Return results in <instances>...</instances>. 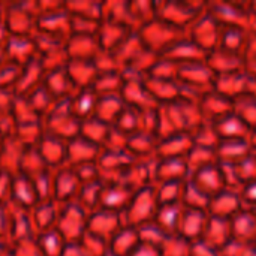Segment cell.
<instances>
[{"label":"cell","instance_id":"obj_1","mask_svg":"<svg viewBox=\"0 0 256 256\" xmlns=\"http://www.w3.org/2000/svg\"><path fill=\"white\" fill-rule=\"evenodd\" d=\"M39 3H8L3 22L10 34H33L38 27Z\"/></svg>","mask_w":256,"mask_h":256},{"label":"cell","instance_id":"obj_2","mask_svg":"<svg viewBox=\"0 0 256 256\" xmlns=\"http://www.w3.org/2000/svg\"><path fill=\"white\" fill-rule=\"evenodd\" d=\"M84 213L81 210V204L78 201H69L66 204H62L60 214L57 220V231L64 237L68 243L80 242L82 236L86 234V225H84Z\"/></svg>","mask_w":256,"mask_h":256},{"label":"cell","instance_id":"obj_3","mask_svg":"<svg viewBox=\"0 0 256 256\" xmlns=\"http://www.w3.org/2000/svg\"><path fill=\"white\" fill-rule=\"evenodd\" d=\"M81 189V180L75 170L63 165L54 170V200L60 204L74 201Z\"/></svg>","mask_w":256,"mask_h":256},{"label":"cell","instance_id":"obj_4","mask_svg":"<svg viewBox=\"0 0 256 256\" xmlns=\"http://www.w3.org/2000/svg\"><path fill=\"white\" fill-rule=\"evenodd\" d=\"M38 30L60 36L63 39H69L72 36V15L70 12L66 9V3L64 6L50 10V12H44L38 16Z\"/></svg>","mask_w":256,"mask_h":256},{"label":"cell","instance_id":"obj_5","mask_svg":"<svg viewBox=\"0 0 256 256\" xmlns=\"http://www.w3.org/2000/svg\"><path fill=\"white\" fill-rule=\"evenodd\" d=\"M6 56L10 63L24 66L38 57V50L32 34H9L4 44Z\"/></svg>","mask_w":256,"mask_h":256},{"label":"cell","instance_id":"obj_6","mask_svg":"<svg viewBox=\"0 0 256 256\" xmlns=\"http://www.w3.org/2000/svg\"><path fill=\"white\" fill-rule=\"evenodd\" d=\"M36 148L50 168L57 170V168L66 165L68 141L45 130V134L40 138L39 144L36 146Z\"/></svg>","mask_w":256,"mask_h":256},{"label":"cell","instance_id":"obj_7","mask_svg":"<svg viewBox=\"0 0 256 256\" xmlns=\"http://www.w3.org/2000/svg\"><path fill=\"white\" fill-rule=\"evenodd\" d=\"M45 74H46V70L42 64L40 58L39 57L33 58L32 62H28L27 64L22 66L21 75L14 87V93L16 96H27L34 88H38L39 86L44 84Z\"/></svg>","mask_w":256,"mask_h":256},{"label":"cell","instance_id":"obj_8","mask_svg":"<svg viewBox=\"0 0 256 256\" xmlns=\"http://www.w3.org/2000/svg\"><path fill=\"white\" fill-rule=\"evenodd\" d=\"M26 148L27 147L15 135L4 138L0 147V170L12 176L20 174Z\"/></svg>","mask_w":256,"mask_h":256},{"label":"cell","instance_id":"obj_9","mask_svg":"<svg viewBox=\"0 0 256 256\" xmlns=\"http://www.w3.org/2000/svg\"><path fill=\"white\" fill-rule=\"evenodd\" d=\"M9 216H10V226H12V243L18 240L33 238L36 237V231L32 220V213L28 208H24L15 202L8 204Z\"/></svg>","mask_w":256,"mask_h":256},{"label":"cell","instance_id":"obj_10","mask_svg":"<svg viewBox=\"0 0 256 256\" xmlns=\"http://www.w3.org/2000/svg\"><path fill=\"white\" fill-rule=\"evenodd\" d=\"M60 207H62L60 202H57L56 200H50V201H39L33 208H30L36 236L39 232L56 228L60 214Z\"/></svg>","mask_w":256,"mask_h":256},{"label":"cell","instance_id":"obj_11","mask_svg":"<svg viewBox=\"0 0 256 256\" xmlns=\"http://www.w3.org/2000/svg\"><path fill=\"white\" fill-rule=\"evenodd\" d=\"M44 86L51 92V94L56 99H64V98H72L75 94L76 86L74 84L72 78L69 76L66 68L54 69L45 74L44 78Z\"/></svg>","mask_w":256,"mask_h":256},{"label":"cell","instance_id":"obj_12","mask_svg":"<svg viewBox=\"0 0 256 256\" xmlns=\"http://www.w3.org/2000/svg\"><path fill=\"white\" fill-rule=\"evenodd\" d=\"M12 202L24 207V208H33L38 202V194L34 189V184L32 182L30 177H27L26 174L20 172L16 176H14V182H12Z\"/></svg>","mask_w":256,"mask_h":256},{"label":"cell","instance_id":"obj_13","mask_svg":"<svg viewBox=\"0 0 256 256\" xmlns=\"http://www.w3.org/2000/svg\"><path fill=\"white\" fill-rule=\"evenodd\" d=\"M38 246L42 252V256H63L68 242L57 231V228L39 232L36 236Z\"/></svg>","mask_w":256,"mask_h":256},{"label":"cell","instance_id":"obj_14","mask_svg":"<svg viewBox=\"0 0 256 256\" xmlns=\"http://www.w3.org/2000/svg\"><path fill=\"white\" fill-rule=\"evenodd\" d=\"M45 134V124L44 120H34L27 123L16 124L15 136L26 146V147H36L40 141V138Z\"/></svg>","mask_w":256,"mask_h":256},{"label":"cell","instance_id":"obj_15","mask_svg":"<svg viewBox=\"0 0 256 256\" xmlns=\"http://www.w3.org/2000/svg\"><path fill=\"white\" fill-rule=\"evenodd\" d=\"M27 100H28V104L32 105V108L34 110V112L44 120L45 118V116L51 111V108L54 106V104H56V98L51 94V92L42 84V86H39L38 88H34L32 93H28L27 96Z\"/></svg>","mask_w":256,"mask_h":256},{"label":"cell","instance_id":"obj_16","mask_svg":"<svg viewBox=\"0 0 256 256\" xmlns=\"http://www.w3.org/2000/svg\"><path fill=\"white\" fill-rule=\"evenodd\" d=\"M46 170H52L50 168L45 160L42 159V156L39 154L36 147H27L26 153L22 156V162H21V171L22 174H26L27 177H34Z\"/></svg>","mask_w":256,"mask_h":256},{"label":"cell","instance_id":"obj_17","mask_svg":"<svg viewBox=\"0 0 256 256\" xmlns=\"http://www.w3.org/2000/svg\"><path fill=\"white\" fill-rule=\"evenodd\" d=\"M21 69L22 66L8 62L6 64H3L0 68V88H6V90H12L21 75Z\"/></svg>","mask_w":256,"mask_h":256},{"label":"cell","instance_id":"obj_18","mask_svg":"<svg viewBox=\"0 0 256 256\" xmlns=\"http://www.w3.org/2000/svg\"><path fill=\"white\" fill-rule=\"evenodd\" d=\"M12 252H14V256H42V252L36 242V237L14 242Z\"/></svg>","mask_w":256,"mask_h":256},{"label":"cell","instance_id":"obj_19","mask_svg":"<svg viewBox=\"0 0 256 256\" xmlns=\"http://www.w3.org/2000/svg\"><path fill=\"white\" fill-rule=\"evenodd\" d=\"M14 176L0 170V204H9L12 200Z\"/></svg>","mask_w":256,"mask_h":256},{"label":"cell","instance_id":"obj_20","mask_svg":"<svg viewBox=\"0 0 256 256\" xmlns=\"http://www.w3.org/2000/svg\"><path fill=\"white\" fill-rule=\"evenodd\" d=\"M0 237L12 243V226L8 204H0Z\"/></svg>","mask_w":256,"mask_h":256},{"label":"cell","instance_id":"obj_21","mask_svg":"<svg viewBox=\"0 0 256 256\" xmlns=\"http://www.w3.org/2000/svg\"><path fill=\"white\" fill-rule=\"evenodd\" d=\"M14 99H15V93L12 90L0 88V114L9 112L12 110Z\"/></svg>","mask_w":256,"mask_h":256},{"label":"cell","instance_id":"obj_22","mask_svg":"<svg viewBox=\"0 0 256 256\" xmlns=\"http://www.w3.org/2000/svg\"><path fill=\"white\" fill-rule=\"evenodd\" d=\"M63 256H86L82 243L81 242H72L66 244V249L63 252Z\"/></svg>","mask_w":256,"mask_h":256},{"label":"cell","instance_id":"obj_23","mask_svg":"<svg viewBox=\"0 0 256 256\" xmlns=\"http://www.w3.org/2000/svg\"><path fill=\"white\" fill-rule=\"evenodd\" d=\"M9 34H10V33L8 32V28H6L4 22H3V21H0V46L6 44V39L9 38Z\"/></svg>","mask_w":256,"mask_h":256},{"label":"cell","instance_id":"obj_24","mask_svg":"<svg viewBox=\"0 0 256 256\" xmlns=\"http://www.w3.org/2000/svg\"><path fill=\"white\" fill-rule=\"evenodd\" d=\"M10 248H12V243L9 240H4V238L0 237V256L3 255V254H6Z\"/></svg>","mask_w":256,"mask_h":256},{"label":"cell","instance_id":"obj_25","mask_svg":"<svg viewBox=\"0 0 256 256\" xmlns=\"http://www.w3.org/2000/svg\"><path fill=\"white\" fill-rule=\"evenodd\" d=\"M6 8H8V3H2V2H0V21H3V18H4Z\"/></svg>","mask_w":256,"mask_h":256},{"label":"cell","instance_id":"obj_26","mask_svg":"<svg viewBox=\"0 0 256 256\" xmlns=\"http://www.w3.org/2000/svg\"><path fill=\"white\" fill-rule=\"evenodd\" d=\"M3 140H4V136H3V135L0 134V147H2V142H3Z\"/></svg>","mask_w":256,"mask_h":256}]
</instances>
